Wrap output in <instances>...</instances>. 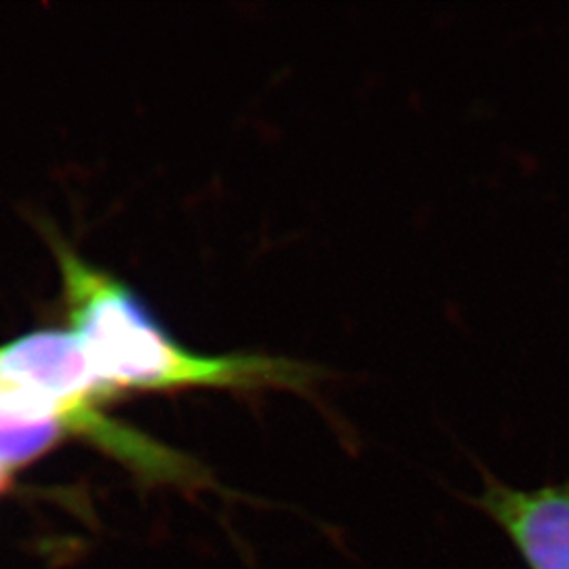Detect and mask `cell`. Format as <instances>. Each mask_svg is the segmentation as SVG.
I'll list each match as a JSON object with an SVG mask.
<instances>
[{"instance_id": "cell-1", "label": "cell", "mask_w": 569, "mask_h": 569, "mask_svg": "<svg viewBox=\"0 0 569 569\" xmlns=\"http://www.w3.org/2000/svg\"><path fill=\"white\" fill-rule=\"evenodd\" d=\"M72 336L103 387L169 390L190 387H305L310 367L284 359L203 357L186 350L121 281L56 241Z\"/></svg>"}, {"instance_id": "cell-2", "label": "cell", "mask_w": 569, "mask_h": 569, "mask_svg": "<svg viewBox=\"0 0 569 569\" xmlns=\"http://www.w3.org/2000/svg\"><path fill=\"white\" fill-rule=\"evenodd\" d=\"M0 373L51 399L68 430L89 435L131 462L154 470L176 462L163 448L103 416L100 406L112 392L100 382L72 333L34 331L0 346Z\"/></svg>"}, {"instance_id": "cell-3", "label": "cell", "mask_w": 569, "mask_h": 569, "mask_svg": "<svg viewBox=\"0 0 569 569\" xmlns=\"http://www.w3.org/2000/svg\"><path fill=\"white\" fill-rule=\"evenodd\" d=\"M468 502L502 529L528 569H569V475L540 488H515L491 470Z\"/></svg>"}, {"instance_id": "cell-4", "label": "cell", "mask_w": 569, "mask_h": 569, "mask_svg": "<svg viewBox=\"0 0 569 569\" xmlns=\"http://www.w3.org/2000/svg\"><path fill=\"white\" fill-rule=\"evenodd\" d=\"M7 477H9V470L7 468L0 467V488L4 486V481H7Z\"/></svg>"}]
</instances>
